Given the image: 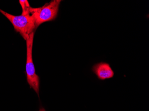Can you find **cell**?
Listing matches in <instances>:
<instances>
[{"mask_svg":"<svg viewBox=\"0 0 149 111\" xmlns=\"http://www.w3.org/2000/svg\"><path fill=\"white\" fill-rule=\"evenodd\" d=\"M0 12L10 21L15 30L19 32L26 41L30 34L36 31L35 19L32 15L15 16L0 9Z\"/></svg>","mask_w":149,"mask_h":111,"instance_id":"6da1fadb","label":"cell"},{"mask_svg":"<svg viewBox=\"0 0 149 111\" xmlns=\"http://www.w3.org/2000/svg\"><path fill=\"white\" fill-rule=\"evenodd\" d=\"M61 2L60 0H53L39 8H31L30 12L35 18L36 29L42 23L56 18Z\"/></svg>","mask_w":149,"mask_h":111,"instance_id":"7a4b0ae2","label":"cell"},{"mask_svg":"<svg viewBox=\"0 0 149 111\" xmlns=\"http://www.w3.org/2000/svg\"><path fill=\"white\" fill-rule=\"evenodd\" d=\"M19 3L22 9V15H28L31 14L30 10L31 7L30 6L28 1L27 0H20Z\"/></svg>","mask_w":149,"mask_h":111,"instance_id":"5b68a950","label":"cell"},{"mask_svg":"<svg viewBox=\"0 0 149 111\" xmlns=\"http://www.w3.org/2000/svg\"><path fill=\"white\" fill-rule=\"evenodd\" d=\"M92 71L100 80L110 79L114 75V72L110 65L104 62L95 64L92 68Z\"/></svg>","mask_w":149,"mask_h":111,"instance_id":"277c9868","label":"cell"},{"mask_svg":"<svg viewBox=\"0 0 149 111\" xmlns=\"http://www.w3.org/2000/svg\"><path fill=\"white\" fill-rule=\"evenodd\" d=\"M35 32H32L26 41V73L27 81L31 88H32L39 96L40 78L36 73L35 65L32 57L33 46Z\"/></svg>","mask_w":149,"mask_h":111,"instance_id":"3957f363","label":"cell"},{"mask_svg":"<svg viewBox=\"0 0 149 111\" xmlns=\"http://www.w3.org/2000/svg\"><path fill=\"white\" fill-rule=\"evenodd\" d=\"M39 111H46V110H45V108L43 107H41L40 108V109H39Z\"/></svg>","mask_w":149,"mask_h":111,"instance_id":"8992f818","label":"cell"}]
</instances>
